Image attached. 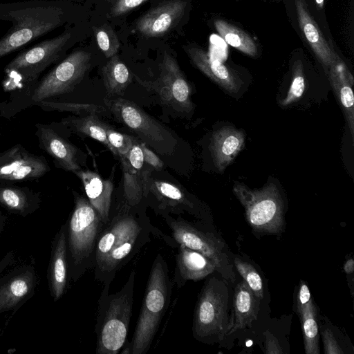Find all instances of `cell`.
<instances>
[{"mask_svg":"<svg viewBox=\"0 0 354 354\" xmlns=\"http://www.w3.org/2000/svg\"><path fill=\"white\" fill-rule=\"evenodd\" d=\"M299 25L305 38L322 64L329 68L340 58L324 38L304 0H295Z\"/></svg>","mask_w":354,"mask_h":354,"instance_id":"44dd1931","label":"cell"},{"mask_svg":"<svg viewBox=\"0 0 354 354\" xmlns=\"http://www.w3.org/2000/svg\"><path fill=\"white\" fill-rule=\"evenodd\" d=\"M39 192L26 187L0 183V206L10 213L26 217L40 207Z\"/></svg>","mask_w":354,"mask_h":354,"instance_id":"484cf974","label":"cell"},{"mask_svg":"<svg viewBox=\"0 0 354 354\" xmlns=\"http://www.w3.org/2000/svg\"><path fill=\"white\" fill-rule=\"evenodd\" d=\"M266 353L268 354L283 353L277 339L272 334L268 333H266Z\"/></svg>","mask_w":354,"mask_h":354,"instance_id":"ab89813d","label":"cell"},{"mask_svg":"<svg viewBox=\"0 0 354 354\" xmlns=\"http://www.w3.org/2000/svg\"><path fill=\"white\" fill-rule=\"evenodd\" d=\"M38 284L34 265L25 263L0 275V315L15 313L35 292Z\"/></svg>","mask_w":354,"mask_h":354,"instance_id":"4fadbf2b","label":"cell"},{"mask_svg":"<svg viewBox=\"0 0 354 354\" xmlns=\"http://www.w3.org/2000/svg\"><path fill=\"white\" fill-rule=\"evenodd\" d=\"M74 208L66 222L70 282L93 269L96 243L104 223L87 198L73 192Z\"/></svg>","mask_w":354,"mask_h":354,"instance_id":"5b68a950","label":"cell"},{"mask_svg":"<svg viewBox=\"0 0 354 354\" xmlns=\"http://www.w3.org/2000/svg\"><path fill=\"white\" fill-rule=\"evenodd\" d=\"M165 258L158 254L149 272L142 307L130 343L120 353L146 354L171 302L174 283Z\"/></svg>","mask_w":354,"mask_h":354,"instance_id":"3957f363","label":"cell"},{"mask_svg":"<svg viewBox=\"0 0 354 354\" xmlns=\"http://www.w3.org/2000/svg\"><path fill=\"white\" fill-rule=\"evenodd\" d=\"M257 299L244 281L236 285L233 297L229 335L251 326L252 323L257 319L259 307Z\"/></svg>","mask_w":354,"mask_h":354,"instance_id":"4316f807","label":"cell"},{"mask_svg":"<svg viewBox=\"0 0 354 354\" xmlns=\"http://www.w3.org/2000/svg\"><path fill=\"white\" fill-rule=\"evenodd\" d=\"M234 264L255 297L259 299H262L263 297V281L257 270L250 263L237 257H234Z\"/></svg>","mask_w":354,"mask_h":354,"instance_id":"d6a6232c","label":"cell"},{"mask_svg":"<svg viewBox=\"0 0 354 354\" xmlns=\"http://www.w3.org/2000/svg\"><path fill=\"white\" fill-rule=\"evenodd\" d=\"M6 223V217L0 212V234L3 231Z\"/></svg>","mask_w":354,"mask_h":354,"instance_id":"7bdbcfd3","label":"cell"},{"mask_svg":"<svg viewBox=\"0 0 354 354\" xmlns=\"http://www.w3.org/2000/svg\"><path fill=\"white\" fill-rule=\"evenodd\" d=\"M15 261V254L12 251L8 252L0 259V275L5 272V270L12 264Z\"/></svg>","mask_w":354,"mask_h":354,"instance_id":"60d3db41","label":"cell"},{"mask_svg":"<svg viewBox=\"0 0 354 354\" xmlns=\"http://www.w3.org/2000/svg\"><path fill=\"white\" fill-rule=\"evenodd\" d=\"M160 71L159 79L147 86L156 91L167 105L180 111H190L193 108L190 86L176 59L166 52Z\"/></svg>","mask_w":354,"mask_h":354,"instance_id":"5bb4252c","label":"cell"},{"mask_svg":"<svg viewBox=\"0 0 354 354\" xmlns=\"http://www.w3.org/2000/svg\"><path fill=\"white\" fill-rule=\"evenodd\" d=\"M297 311L300 318L306 354H319V328L317 308L310 292L305 282L301 281L297 299Z\"/></svg>","mask_w":354,"mask_h":354,"instance_id":"603a6c76","label":"cell"},{"mask_svg":"<svg viewBox=\"0 0 354 354\" xmlns=\"http://www.w3.org/2000/svg\"><path fill=\"white\" fill-rule=\"evenodd\" d=\"M47 281L54 301L66 293L70 283L66 246V224H62L51 243Z\"/></svg>","mask_w":354,"mask_h":354,"instance_id":"ac0fdd59","label":"cell"},{"mask_svg":"<svg viewBox=\"0 0 354 354\" xmlns=\"http://www.w3.org/2000/svg\"><path fill=\"white\" fill-rule=\"evenodd\" d=\"M331 85L342 105L348 127L354 136V96L352 90L353 77L339 59L328 68Z\"/></svg>","mask_w":354,"mask_h":354,"instance_id":"83f0119b","label":"cell"},{"mask_svg":"<svg viewBox=\"0 0 354 354\" xmlns=\"http://www.w3.org/2000/svg\"><path fill=\"white\" fill-rule=\"evenodd\" d=\"M305 87L303 64L300 60H297L293 64L292 82L288 95L281 101V104L288 106L297 102L303 95Z\"/></svg>","mask_w":354,"mask_h":354,"instance_id":"d590c367","label":"cell"},{"mask_svg":"<svg viewBox=\"0 0 354 354\" xmlns=\"http://www.w3.org/2000/svg\"><path fill=\"white\" fill-rule=\"evenodd\" d=\"M105 127L106 138L111 147V152L119 158L125 156L138 141L135 137L120 133L106 124Z\"/></svg>","mask_w":354,"mask_h":354,"instance_id":"e575fe53","label":"cell"},{"mask_svg":"<svg viewBox=\"0 0 354 354\" xmlns=\"http://www.w3.org/2000/svg\"><path fill=\"white\" fill-rule=\"evenodd\" d=\"M104 101L115 118L136 133L142 142L161 154L174 151L175 137L134 102L122 97L106 98Z\"/></svg>","mask_w":354,"mask_h":354,"instance_id":"9c48e42d","label":"cell"},{"mask_svg":"<svg viewBox=\"0 0 354 354\" xmlns=\"http://www.w3.org/2000/svg\"><path fill=\"white\" fill-rule=\"evenodd\" d=\"M82 180L86 198L99 213L104 225L109 219L111 209L113 184L105 180L96 172L78 170L74 172Z\"/></svg>","mask_w":354,"mask_h":354,"instance_id":"cb8c5ba5","label":"cell"},{"mask_svg":"<svg viewBox=\"0 0 354 354\" xmlns=\"http://www.w3.org/2000/svg\"><path fill=\"white\" fill-rule=\"evenodd\" d=\"M245 142L244 133L231 127H224L213 132L209 149L216 167L223 171L234 160Z\"/></svg>","mask_w":354,"mask_h":354,"instance_id":"d4e9b609","label":"cell"},{"mask_svg":"<svg viewBox=\"0 0 354 354\" xmlns=\"http://www.w3.org/2000/svg\"><path fill=\"white\" fill-rule=\"evenodd\" d=\"M147 0H118L113 6L111 12L117 17L130 12Z\"/></svg>","mask_w":354,"mask_h":354,"instance_id":"74e56055","label":"cell"},{"mask_svg":"<svg viewBox=\"0 0 354 354\" xmlns=\"http://www.w3.org/2000/svg\"><path fill=\"white\" fill-rule=\"evenodd\" d=\"M37 104L45 111H68L76 113H101L104 109L103 107L93 104L57 102L42 100Z\"/></svg>","mask_w":354,"mask_h":354,"instance_id":"836d02e7","label":"cell"},{"mask_svg":"<svg viewBox=\"0 0 354 354\" xmlns=\"http://www.w3.org/2000/svg\"><path fill=\"white\" fill-rule=\"evenodd\" d=\"M216 271L214 263L201 253L178 245L172 281L181 288L187 281H199Z\"/></svg>","mask_w":354,"mask_h":354,"instance_id":"ffe728a7","label":"cell"},{"mask_svg":"<svg viewBox=\"0 0 354 354\" xmlns=\"http://www.w3.org/2000/svg\"><path fill=\"white\" fill-rule=\"evenodd\" d=\"M214 24L217 32L227 44L249 56L257 55L256 43L245 31L223 19H216Z\"/></svg>","mask_w":354,"mask_h":354,"instance_id":"4dcf8cb0","label":"cell"},{"mask_svg":"<svg viewBox=\"0 0 354 354\" xmlns=\"http://www.w3.org/2000/svg\"><path fill=\"white\" fill-rule=\"evenodd\" d=\"M228 290L224 281L213 276L203 286L196 303L192 334L205 344L220 342L229 335L231 316Z\"/></svg>","mask_w":354,"mask_h":354,"instance_id":"8992f818","label":"cell"},{"mask_svg":"<svg viewBox=\"0 0 354 354\" xmlns=\"http://www.w3.org/2000/svg\"><path fill=\"white\" fill-rule=\"evenodd\" d=\"M315 3L319 9H322L324 6V0H315Z\"/></svg>","mask_w":354,"mask_h":354,"instance_id":"ee69618b","label":"cell"},{"mask_svg":"<svg viewBox=\"0 0 354 354\" xmlns=\"http://www.w3.org/2000/svg\"><path fill=\"white\" fill-rule=\"evenodd\" d=\"M140 146L142 151L145 164L156 170L162 169L164 164L159 157L145 142H140Z\"/></svg>","mask_w":354,"mask_h":354,"instance_id":"f35d334b","label":"cell"},{"mask_svg":"<svg viewBox=\"0 0 354 354\" xmlns=\"http://www.w3.org/2000/svg\"><path fill=\"white\" fill-rule=\"evenodd\" d=\"M61 123L75 133L98 140L111 151L106 138V123L101 121L97 114L90 113L82 117L69 116L63 118Z\"/></svg>","mask_w":354,"mask_h":354,"instance_id":"f1b7e54d","label":"cell"},{"mask_svg":"<svg viewBox=\"0 0 354 354\" xmlns=\"http://www.w3.org/2000/svg\"><path fill=\"white\" fill-rule=\"evenodd\" d=\"M143 196L149 199V205L157 215L187 213L205 223L211 221L201 202L180 185L155 180L149 175L145 180Z\"/></svg>","mask_w":354,"mask_h":354,"instance_id":"30bf717a","label":"cell"},{"mask_svg":"<svg viewBox=\"0 0 354 354\" xmlns=\"http://www.w3.org/2000/svg\"><path fill=\"white\" fill-rule=\"evenodd\" d=\"M185 50L194 64L225 90L236 93L240 89L241 79L222 62L212 59L205 50L196 46H187Z\"/></svg>","mask_w":354,"mask_h":354,"instance_id":"7402d4cb","label":"cell"},{"mask_svg":"<svg viewBox=\"0 0 354 354\" xmlns=\"http://www.w3.org/2000/svg\"><path fill=\"white\" fill-rule=\"evenodd\" d=\"M123 173V201L131 207L143 203L144 186L151 169L145 167L144 158L140 142L134 143L128 153L119 158Z\"/></svg>","mask_w":354,"mask_h":354,"instance_id":"2e32d148","label":"cell"},{"mask_svg":"<svg viewBox=\"0 0 354 354\" xmlns=\"http://www.w3.org/2000/svg\"><path fill=\"white\" fill-rule=\"evenodd\" d=\"M91 59L87 51L72 52L39 82L32 96L33 102L37 103L71 92L88 71Z\"/></svg>","mask_w":354,"mask_h":354,"instance_id":"7c38bea8","label":"cell"},{"mask_svg":"<svg viewBox=\"0 0 354 354\" xmlns=\"http://www.w3.org/2000/svg\"><path fill=\"white\" fill-rule=\"evenodd\" d=\"M72 39V32L66 30L57 37L44 40L18 54L6 65L5 72L17 73L26 82H34L64 55Z\"/></svg>","mask_w":354,"mask_h":354,"instance_id":"8fae6325","label":"cell"},{"mask_svg":"<svg viewBox=\"0 0 354 354\" xmlns=\"http://www.w3.org/2000/svg\"><path fill=\"white\" fill-rule=\"evenodd\" d=\"M187 3L183 0L163 2L149 10L137 21L136 28L148 37H160L172 29L184 15Z\"/></svg>","mask_w":354,"mask_h":354,"instance_id":"d6986e66","label":"cell"},{"mask_svg":"<svg viewBox=\"0 0 354 354\" xmlns=\"http://www.w3.org/2000/svg\"><path fill=\"white\" fill-rule=\"evenodd\" d=\"M1 329L0 328V337H1Z\"/></svg>","mask_w":354,"mask_h":354,"instance_id":"f6af8a7d","label":"cell"},{"mask_svg":"<svg viewBox=\"0 0 354 354\" xmlns=\"http://www.w3.org/2000/svg\"><path fill=\"white\" fill-rule=\"evenodd\" d=\"M96 42L106 58L115 55L120 48L119 39L111 26L102 25L93 28Z\"/></svg>","mask_w":354,"mask_h":354,"instance_id":"1f68e13d","label":"cell"},{"mask_svg":"<svg viewBox=\"0 0 354 354\" xmlns=\"http://www.w3.org/2000/svg\"><path fill=\"white\" fill-rule=\"evenodd\" d=\"M354 269V263L353 259L347 260L344 266V270L347 274H353Z\"/></svg>","mask_w":354,"mask_h":354,"instance_id":"b9f144b4","label":"cell"},{"mask_svg":"<svg viewBox=\"0 0 354 354\" xmlns=\"http://www.w3.org/2000/svg\"><path fill=\"white\" fill-rule=\"evenodd\" d=\"M161 216L171 230V237L178 245H183L201 253L214 263L216 271L223 279L230 282L235 281V273L227 245L214 233L205 229V223H193L181 216L175 218L169 214Z\"/></svg>","mask_w":354,"mask_h":354,"instance_id":"52a82bcc","label":"cell"},{"mask_svg":"<svg viewBox=\"0 0 354 354\" xmlns=\"http://www.w3.org/2000/svg\"><path fill=\"white\" fill-rule=\"evenodd\" d=\"M0 21L12 23L0 38L1 58L62 26L66 21V11L55 1L1 3Z\"/></svg>","mask_w":354,"mask_h":354,"instance_id":"7a4b0ae2","label":"cell"},{"mask_svg":"<svg viewBox=\"0 0 354 354\" xmlns=\"http://www.w3.org/2000/svg\"><path fill=\"white\" fill-rule=\"evenodd\" d=\"M39 146L53 160L57 167L75 172L80 170L78 149L59 135L50 124H35Z\"/></svg>","mask_w":354,"mask_h":354,"instance_id":"e0dca14e","label":"cell"},{"mask_svg":"<svg viewBox=\"0 0 354 354\" xmlns=\"http://www.w3.org/2000/svg\"><path fill=\"white\" fill-rule=\"evenodd\" d=\"M233 192L243 206L246 220L253 230L268 234L282 231L283 203L273 183L260 189H251L236 182L233 186Z\"/></svg>","mask_w":354,"mask_h":354,"instance_id":"ba28073f","label":"cell"},{"mask_svg":"<svg viewBox=\"0 0 354 354\" xmlns=\"http://www.w3.org/2000/svg\"><path fill=\"white\" fill-rule=\"evenodd\" d=\"M49 171L43 156L29 152L20 144L0 151V183L38 179Z\"/></svg>","mask_w":354,"mask_h":354,"instance_id":"9a60e30c","label":"cell"},{"mask_svg":"<svg viewBox=\"0 0 354 354\" xmlns=\"http://www.w3.org/2000/svg\"><path fill=\"white\" fill-rule=\"evenodd\" d=\"M136 271L115 293L103 286L97 301L95 332L97 354H118L127 342L132 315Z\"/></svg>","mask_w":354,"mask_h":354,"instance_id":"277c9868","label":"cell"},{"mask_svg":"<svg viewBox=\"0 0 354 354\" xmlns=\"http://www.w3.org/2000/svg\"><path fill=\"white\" fill-rule=\"evenodd\" d=\"M142 204L131 207L122 201L111 209L96 243L93 268L95 280L103 286H110L116 274L151 241V234L158 238L161 232L151 224Z\"/></svg>","mask_w":354,"mask_h":354,"instance_id":"6da1fadb","label":"cell"},{"mask_svg":"<svg viewBox=\"0 0 354 354\" xmlns=\"http://www.w3.org/2000/svg\"><path fill=\"white\" fill-rule=\"evenodd\" d=\"M322 336L324 342V350L326 354H342L344 351L338 344L329 328H325L322 331Z\"/></svg>","mask_w":354,"mask_h":354,"instance_id":"8d00e7d4","label":"cell"},{"mask_svg":"<svg viewBox=\"0 0 354 354\" xmlns=\"http://www.w3.org/2000/svg\"><path fill=\"white\" fill-rule=\"evenodd\" d=\"M102 68L103 81L109 96L122 95L131 81L127 66L115 55Z\"/></svg>","mask_w":354,"mask_h":354,"instance_id":"f546056e","label":"cell"}]
</instances>
